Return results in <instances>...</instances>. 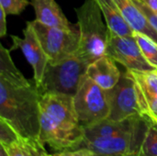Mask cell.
<instances>
[{
	"label": "cell",
	"instance_id": "6",
	"mask_svg": "<svg viewBox=\"0 0 157 156\" xmlns=\"http://www.w3.org/2000/svg\"><path fill=\"white\" fill-rule=\"evenodd\" d=\"M30 23L49 58V63H55L77 53L80 43L77 24L71 29H65L46 26L36 19Z\"/></svg>",
	"mask_w": 157,
	"mask_h": 156
},
{
	"label": "cell",
	"instance_id": "28",
	"mask_svg": "<svg viewBox=\"0 0 157 156\" xmlns=\"http://www.w3.org/2000/svg\"><path fill=\"white\" fill-rule=\"evenodd\" d=\"M127 156H138V154H128Z\"/></svg>",
	"mask_w": 157,
	"mask_h": 156
},
{
	"label": "cell",
	"instance_id": "11",
	"mask_svg": "<svg viewBox=\"0 0 157 156\" xmlns=\"http://www.w3.org/2000/svg\"><path fill=\"white\" fill-rule=\"evenodd\" d=\"M86 74L105 90L112 89L121 76L116 61L108 54L91 63L88 65Z\"/></svg>",
	"mask_w": 157,
	"mask_h": 156
},
{
	"label": "cell",
	"instance_id": "13",
	"mask_svg": "<svg viewBox=\"0 0 157 156\" xmlns=\"http://www.w3.org/2000/svg\"><path fill=\"white\" fill-rule=\"evenodd\" d=\"M122 17L135 32L149 36L157 42V32L151 26L146 16L132 0H113Z\"/></svg>",
	"mask_w": 157,
	"mask_h": 156
},
{
	"label": "cell",
	"instance_id": "24",
	"mask_svg": "<svg viewBox=\"0 0 157 156\" xmlns=\"http://www.w3.org/2000/svg\"><path fill=\"white\" fill-rule=\"evenodd\" d=\"M144 4H145L148 7H150L153 11L157 13V0H141Z\"/></svg>",
	"mask_w": 157,
	"mask_h": 156
},
{
	"label": "cell",
	"instance_id": "18",
	"mask_svg": "<svg viewBox=\"0 0 157 156\" xmlns=\"http://www.w3.org/2000/svg\"><path fill=\"white\" fill-rule=\"evenodd\" d=\"M29 4V0H0V7L6 15H19Z\"/></svg>",
	"mask_w": 157,
	"mask_h": 156
},
{
	"label": "cell",
	"instance_id": "15",
	"mask_svg": "<svg viewBox=\"0 0 157 156\" xmlns=\"http://www.w3.org/2000/svg\"><path fill=\"white\" fill-rule=\"evenodd\" d=\"M133 37L137 41L141 51L148 63L157 69V42L147 35L133 31Z\"/></svg>",
	"mask_w": 157,
	"mask_h": 156
},
{
	"label": "cell",
	"instance_id": "25",
	"mask_svg": "<svg viewBox=\"0 0 157 156\" xmlns=\"http://www.w3.org/2000/svg\"><path fill=\"white\" fill-rule=\"evenodd\" d=\"M0 156H8L7 153L6 152V150L4 149V147L1 146V152H0Z\"/></svg>",
	"mask_w": 157,
	"mask_h": 156
},
{
	"label": "cell",
	"instance_id": "26",
	"mask_svg": "<svg viewBox=\"0 0 157 156\" xmlns=\"http://www.w3.org/2000/svg\"><path fill=\"white\" fill-rule=\"evenodd\" d=\"M91 156H111V155H108V154H93Z\"/></svg>",
	"mask_w": 157,
	"mask_h": 156
},
{
	"label": "cell",
	"instance_id": "17",
	"mask_svg": "<svg viewBox=\"0 0 157 156\" xmlns=\"http://www.w3.org/2000/svg\"><path fill=\"white\" fill-rule=\"evenodd\" d=\"M1 146L4 147L8 156H33L29 142L23 139H19L6 145L1 144Z\"/></svg>",
	"mask_w": 157,
	"mask_h": 156
},
{
	"label": "cell",
	"instance_id": "27",
	"mask_svg": "<svg viewBox=\"0 0 157 156\" xmlns=\"http://www.w3.org/2000/svg\"><path fill=\"white\" fill-rule=\"evenodd\" d=\"M44 156H51V154H48V153L46 152V150H44Z\"/></svg>",
	"mask_w": 157,
	"mask_h": 156
},
{
	"label": "cell",
	"instance_id": "16",
	"mask_svg": "<svg viewBox=\"0 0 157 156\" xmlns=\"http://www.w3.org/2000/svg\"><path fill=\"white\" fill-rule=\"evenodd\" d=\"M139 156H157V124L149 121Z\"/></svg>",
	"mask_w": 157,
	"mask_h": 156
},
{
	"label": "cell",
	"instance_id": "9",
	"mask_svg": "<svg viewBox=\"0 0 157 156\" xmlns=\"http://www.w3.org/2000/svg\"><path fill=\"white\" fill-rule=\"evenodd\" d=\"M13 46L11 50L20 49L28 63L31 65L34 72V83L37 88L40 86L43 79L44 72L49 63V58L46 55L39 38L29 21L23 30V38L17 36H11Z\"/></svg>",
	"mask_w": 157,
	"mask_h": 156
},
{
	"label": "cell",
	"instance_id": "5",
	"mask_svg": "<svg viewBox=\"0 0 157 156\" xmlns=\"http://www.w3.org/2000/svg\"><path fill=\"white\" fill-rule=\"evenodd\" d=\"M74 105L83 128L109 119L110 107L108 90L100 87L87 74L74 96Z\"/></svg>",
	"mask_w": 157,
	"mask_h": 156
},
{
	"label": "cell",
	"instance_id": "30",
	"mask_svg": "<svg viewBox=\"0 0 157 156\" xmlns=\"http://www.w3.org/2000/svg\"><path fill=\"white\" fill-rule=\"evenodd\" d=\"M138 156H139V155H138Z\"/></svg>",
	"mask_w": 157,
	"mask_h": 156
},
{
	"label": "cell",
	"instance_id": "1",
	"mask_svg": "<svg viewBox=\"0 0 157 156\" xmlns=\"http://www.w3.org/2000/svg\"><path fill=\"white\" fill-rule=\"evenodd\" d=\"M0 119L25 141H38L40 93L16 67L10 50L0 44Z\"/></svg>",
	"mask_w": 157,
	"mask_h": 156
},
{
	"label": "cell",
	"instance_id": "19",
	"mask_svg": "<svg viewBox=\"0 0 157 156\" xmlns=\"http://www.w3.org/2000/svg\"><path fill=\"white\" fill-rule=\"evenodd\" d=\"M21 139L18 134L5 120L0 119V141L1 144L6 145Z\"/></svg>",
	"mask_w": 157,
	"mask_h": 156
},
{
	"label": "cell",
	"instance_id": "12",
	"mask_svg": "<svg viewBox=\"0 0 157 156\" xmlns=\"http://www.w3.org/2000/svg\"><path fill=\"white\" fill-rule=\"evenodd\" d=\"M30 5L35 10L36 20L46 26L65 29H71L75 26L68 21L55 0H31Z\"/></svg>",
	"mask_w": 157,
	"mask_h": 156
},
{
	"label": "cell",
	"instance_id": "23",
	"mask_svg": "<svg viewBox=\"0 0 157 156\" xmlns=\"http://www.w3.org/2000/svg\"><path fill=\"white\" fill-rule=\"evenodd\" d=\"M6 13L0 7V37L3 38L6 34Z\"/></svg>",
	"mask_w": 157,
	"mask_h": 156
},
{
	"label": "cell",
	"instance_id": "3",
	"mask_svg": "<svg viewBox=\"0 0 157 156\" xmlns=\"http://www.w3.org/2000/svg\"><path fill=\"white\" fill-rule=\"evenodd\" d=\"M80 43L77 54L89 64L107 54L109 28L96 0H86L75 8Z\"/></svg>",
	"mask_w": 157,
	"mask_h": 156
},
{
	"label": "cell",
	"instance_id": "2",
	"mask_svg": "<svg viewBox=\"0 0 157 156\" xmlns=\"http://www.w3.org/2000/svg\"><path fill=\"white\" fill-rule=\"evenodd\" d=\"M84 139L74 105V97L59 93L40 95V134L43 146L55 151L77 148Z\"/></svg>",
	"mask_w": 157,
	"mask_h": 156
},
{
	"label": "cell",
	"instance_id": "8",
	"mask_svg": "<svg viewBox=\"0 0 157 156\" xmlns=\"http://www.w3.org/2000/svg\"><path fill=\"white\" fill-rule=\"evenodd\" d=\"M107 54L132 71L155 70L144 57L133 36H119L109 31Z\"/></svg>",
	"mask_w": 157,
	"mask_h": 156
},
{
	"label": "cell",
	"instance_id": "14",
	"mask_svg": "<svg viewBox=\"0 0 157 156\" xmlns=\"http://www.w3.org/2000/svg\"><path fill=\"white\" fill-rule=\"evenodd\" d=\"M110 31L119 36H133V30L126 22L113 0H96Z\"/></svg>",
	"mask_w": 157,
	"mask_h": 156
},
{
	"label": "cell",
	"instance_id": "4",
	"mask_svg": "<svg viewBox=\"0 0 157 156\" xmlns=\"http://www.w3.org/2000/svg\"><path fill=\"white\" fill-rule=\"evenodd\" d=\"M89 63L77 53L55 63H48L39 93H59L74 97L86 75Z\"/></svg>",
	"mask_w": 157,
	"mask_h": 156
},
{
	"label": "cell",
	"instance_id": "22",
	"mask_svg": "<svg viewBox=\"0 0 157 156\" xmlns=\"http://www.w3.org/2000/svg\"><path fill=\"white\" fill-rule=\"evenodd\" d=\"M33 156H44V146L38 141H28Z\"/></svg>",
	"mask_w": 157,
	"mask_h": 156
},
{
	"label": "cell",
	"instance_id": "29",
	"mask_svg": "<svg viewBox=\"0 0 157 156\" xmlns=\"http://www.w3.org/2000/svg\"><path fill=\"white\" fill-rule=\"evenodd\" d=\"M155 71H156V73H157V69H155Z\"/></svg>",
	"mask_w": 157,
	"mask_h": 156
},
{
	"label": "cell",
	"instance_id": "10",
	"mask_svg": "<svg viewBox=\"0 0 157 156\" xmlns=\"http://www.w3.org/2000/svg\"><path fill=\"white\" fill-rule=\"evenodd\" d=\"M135 82L140 115L157 124V73L127 70Z\"/></svg>",
	"mask_w": 157,
	"mask_h": 156
},
{
	"label": "cell",
	"instance_id": "21",
	"mask_svg": "<svg viewBox=\"0 0 157 156\" xmlns=\"http://www.w3.org/2000/svg\"><path fill=\"white\" fill-rule=\"evenodd\" d=\"M94 153L86 148H71L62 151H57L51 156H91Z\"/></svg>",
	"mask_w": 157,
	"mask_h": 156
},
{
	"label": "cell",
	"instance_id": "7",
	"mask_svg": "<svg viewBox=\"0 0 157 156\" xmlns=\"http://www.w3.org/2000/svg\"><path fill=\"white\" fill-rule=\"evenodd\" d=\"M108 95L110 107L109 120L122 121L141 116L135 82L128 71L121 74L118 84L112 89L108 90Z\"/></svg>",
	"mask_w": 157,
	"mask_h": 156
},
{
	"label": "cell",
	"instance_id": "20",
	"mask_svg": "<svg viewBox=\"0 0 157 156\" xmlns=\"http://www.w3.org/2000/svg\"><path fill=\"white\" fill-rule=\"evenodd\" d=\"M134 4L143 11V13L146 16L147 19L149 20L151 26L157 32V13L153 11L150 7H148L145 4H144L141 0H132Z\"/></svg>",
	"mask_w": 157,
	"mask_h": 156
}]
</instances>
